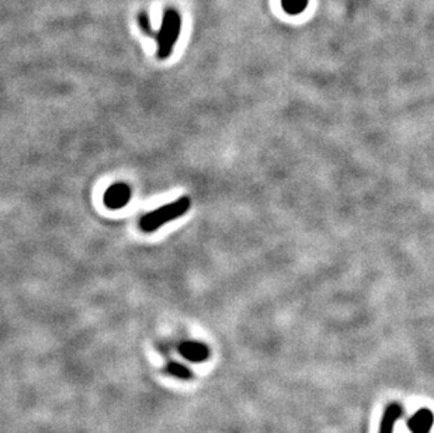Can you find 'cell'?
Masks as SVG:
<instances>
[{"label":"cell","instance_id":"obj_6","mask_svg":"<svg viewBox=\"0 0 434 433\" xmlns=\"http://www.w3.org/2000/svg\"><path fill=\"white\" fill-rule=\"evenodd\" d=\"M182 353L185 357L194 360V362H200L204 360L208 356V349L201 345V343H194V342H187L182 345Z\"/></svg>","mask_w":434,"mask_h":433},{"label":"cell","instance_id":"obj_1","mask_svg":"<svg viewBox=\"0 0 434 433\" xmlns=\"http://www.w3.org/2000/svg\"><path fill=\"white\" fill-rule=\"evenodd\" d=\"M182 15L176 9H165L161 29L158 31H154L152 36L158 45L157 55L159 59L164 61L172 55L175 45L182 34Z\"/></svg>","mask_w":434,"mask_h":433},{"label":"cell","instance_id":"obj_4","mask_svg":"<svg viewBox=\"0 0 434 433\" xmlns=\"http://www.w3.org/2000/svg\"><path fill=\"white\" fill-rule=\"evenodd\" d=\"M433 423H434V415L427 408L419 409L407 420V426L412 433H430Z\"/></svg>","mask_w":434,"mask_h":433},{"label":"cell","instance_id":"obj_5","mask_svg":"<svg viewBox=\"0 0 434 433\" xmlns=\"http://www.w3.org/2000/svg\"><path fill=\"white\" fill-rule=\"evenodd\" d=\"M402 413H403V409L399 404H389L384 411L378 433H392L393 426L396 420L402 416Z\"/></svg>","mask_w":434,"mask_h":433},{"label":"cell","instance_id":"obj_2","mask_svg":"<svg viewBox=\"0 0 434 433\" xmlns=\"http://www.w3.org/2000/svg\"><path fill=\"white\" fill-rule=\"evenodd\" d=\"M190 206H191V200L189 197H182L173 203L162 206L158 210L145 214L139 221V227L143 232H148V234L155 232L162 225L185 215L190 210Z\"/></svg>","mask_w":434,"mask_h":433},{"label":"cell","instance_id":"obj_7","mask_svg":"<svg viewBox=\"0 0 434 433\" xmlns=\"http://www.w3.org/2000/svg\"><path fill=\"white\" fill-rule=\"evenodd\" d=\"M171 371H172L173 374H176V376H182V377L187 374V371H186V369H185L183 366H179V364H176V363L171 366Z\"/></svg>","mask_w":434,"mask_h":433},{"label":"cell","instance_id":"obj_3","mask_svg":"<svg viewBox=\"0 0 434 433\" xmlns=\"http://www.w3.org/2000/svg\"><path fill=\"white\" fill-rule=\"evenodd\" d=\"M131 199V190L125 183H115L106 190L104 204L111 210H120L126 206Z\"/></svg>","mask_w":434,"mask_h":433}]
</instances>
